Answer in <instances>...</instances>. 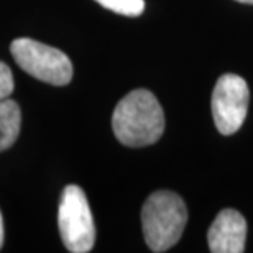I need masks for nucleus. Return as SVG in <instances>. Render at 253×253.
<instances>
[{"label":"nucleus","instance_id":"obj_3","mask_svg":"<svg viewBox=\"0 0 253 253\" xmlns=\"http://www.w3.org/2000/svg\"><path fill=\"white\" fill-rule=\"evenodd\" d=\"M58 227L68 252L87 253L95 242V225L87 197L76 184L66 186L58 209Z\"/></svg>","mask_w":253,"mask_h":253},{"label":"nucleus","instance_id":"obj_11","mask_svg":"<svg viewBox=\"0 0 253 253\" xmlns=\"http://www.w3.org/2000/svg\"><path fill=\"white\" fill-rule=\"evenodd\" d=\"M237 2H240V3H249V5H253V0H237Z\"/></svg>","mask_w":253,"mask_h":253},{"label":"nucleus","instance_id":"obj_1","mask_svg":"<svg viewBox=\"0 0 253 253\" xmlns=\"http://www.w3.org/2000/svg\"><path fill=\"white\" fill-rule=\"evenodd\" d=\"M112 128L117 140L125 146L140 148L156 143L165 131L161 104L150 90H131L115 107Z\"/></svg>","mask_w":253,"mask_h":253},{"label":"nucleus","instance_id":"obj_5","mask_svg":"<svg viewBox=\"0 0 253 253\" xmlns=\"http://www.w3.org/2000/svg\"><path fill=\"white\" fill-rule=\"evenodd\" d=\"M250 90L237 74H222L212 90V117L222 135H234L244 125L249 112Z\"/></svg>","mask_w":253,"mask_h":253},{"label":"nucleus","instance_id":"obj_8","mask_svg":"<svg viewBox=\"0 0 253 253\" xmlns=\"http://www.w3.org/2000/svg\"><path fill=\"white\" fill-rule=\"evenodd\" d=\"M110 12L125 15V17H140L145 10V0H95Z\"/></svg>","mask_w":253,"mask_h":253},{"label":"nucleus","instance_id":"obj_2","mask_svg":"<svg viewBox=\"0 0 253 253\" xmlns=\"http://www.w3.org/2000/svg\"><path fill=\"white\" fill-rule=\"evenodd\" d=\"M188 224V207L173 191H155L141 209V227L148 249L166 252L179 242Z\"/></svg>","mask_w":253,"mask_h":253},{"label":"nucleus","instance_id":"obj_6","mask_svg":"<svg viewBox=\"0 0 253 253\" xmlns=\"http://www.w3.org/2000/svg\"><path fill=\"white\" fill-rule=\"evenodd\" d=\"M247 220L235 209L220 211L207 232L212 253H242L245 250Z\"/></svg>","mask_w":253,"mask_h":253},{"label":"nucleus","instance_id":"obj_7","mask_svg":"<svg viewBox=\"0 0 253 253\" xmlns=\"http://www.w3.org/2000/svg\"><path fill=\"white\" fill-rule=\"evenodd\" d=\"M22 112L15 100H0V151L10 148L18 138Z\"/></svg>","mask_w":253,"mask_h":253},{"label":"nucleus","instance_id":"obj_9","mask_svg":"<svg viewBox=\"0 0 253 253\" xmlns=\"http://www.w3.org/2000/svg\"><path fill=\"white\" fill-rule=\"evenodd\" d=\"M13 87H15V81L12 71H10L7 64L0 61V100L8 99L13 92Z\"/></svg>","mask_w":253,"mask_h":253},{"label":"nucleus","instance_id":"obj_4","mask_svg":"<svg viewBox=\"0 0 253 253\" xmlns=\"http://www.w3.org/2000/svg\"><path fill=\"white\" fill-rule=\"evenodd\" d=\"M10 51L20 68L35 79L53 85H66L73 79V64L61 49L30 38H18L10 44Z\"/></svg>","mask_w":253,"mask_h":253},{"label":"nucleus","instance_id":"obj_10","mask_svg":"<svg viewBox=\"0 0 253 253\" xmlns=\"http://www.w3.org/2000/svg\"><path fill=\"white\" fill-rule=\"evenodd\" d=\"M3 245V220H2V214H0V249Z\"/></svg>","mask_w":253,"mask_h":253}]
</instances>
